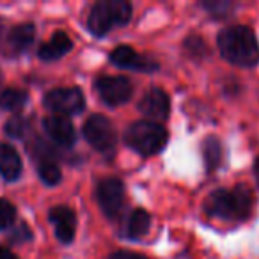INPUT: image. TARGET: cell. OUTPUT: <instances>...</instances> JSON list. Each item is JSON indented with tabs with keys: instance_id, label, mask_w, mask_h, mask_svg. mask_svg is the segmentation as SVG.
Segmentation results:
<instances>
[{
	"instance_id": "6da1fadb",
	"label": "cell",
	"mask_w": 259,
	"mask_h": 259,
	"mask_svg": "<svg viewBox=\"0 0 259 259\" xmlns=\"http://www.w3.org/2000/svg\"><path fill=\"white\" fill-rule=\"evenodd\" d=\"M254 192L245 183H238L233 188H217L204 201L206 215L224 222H247L254 213Z\"/></svg>"
},
{
	"instance_id": "7a4b0ae2",
	"label": "cell",
	"mask_w": 259,
	"mask_h": 259,
	"mask_svg": "<svg viewBox=\"0 0 259 259\" xmlns=\"http://www.w3.org/2000/svg\"><path fill=\"white\" fill-rule=\"evenodd\" d=\"M217 47L229 64L238 68H255L259 64V41L247 25H229L217 36Z\"/></svg>"
},
{
	"instance_id": "3957f363",
	"label": "cell",
	"mask_w": 259,
	"mask_h": 259,
	"mask_svg": "<svg viewBox=\"0 0 259 259\" xmlns=\"http://www.w3.org/2000/svg\"><path fill=\"white\" fill-rule=\"evenodd\" d=\"M132 18V4L126 0H101L91 9L87 29L93 36H105L114 27L126 25Z\"/></svg>"
},
{
	"instance_id": "277c9868",
	"label": "cell",
	"mask_w": 259,
	"mask_h": 259,
	"mask_svg": "<svg viewBox=\"0 0 259 259\" xmlns=\"http://www.w3.org/2000/svg\"><path fill=\"white\" fill-rule=\"evenodd\" d=\"M169 135L162 124L153 121H137L126 130L124 142L142 156H153L167 146Z\"/></svg>"
},
{
	"instance_id": "5b68a950",
	"label": "cell",
	"mask_w": 259,
	"mask_h": 259,
	"mask_svg": "<svg viewBox=\"0 0 259 259\" xmlns=\"http://www.w3.org/2000/svg\"><path fill=\"white\" fill-rule=\"evenodd\" d=\"M82 132H83L85 141L89 142L96 151L105 153V155L114 151L117 135H115V128L108 117H105V115H101V114H93L85 121Z\"/></svg>"
},
{
	"instance_id": "8992f818",
	"label": "cell",
	"mask_w": 259,
	"mask_h": 259,
	"mask_svg": "<svg viewBox=\"0 0 259 259\" xmlns=\"http://www.w3.org/2000/svg\"><path fill=\"white\" fill-rule=\"evenodd\" d=\"M45 107L59 115H75L85 108V96L78 87H59L45 96Z\"/></svg>"
},
{
	"instance_id": "52a82bcc",
	"label": "cell",
	"mask_w": 259,
	"mask_h": 259,
	"mask_svg": "<svg viewBox=\"0 0 259 259\" xmlns=\"http://www.w3.org/2000/svg\"><path fill=\"white\" fill-rule=\"evenodd\" d=\"M96 201L108 219H117L124 206V185L117 178H105L96 187Z\"/></svg>"
},
{
	"instance_id": "ba28073f",
	"label": "cell",
	"mask_w": 259,
	"mask_h": 259,
	"mask_svg": "<svg viewBox=\"0 0 259 259\" xmlns=\"http://www.w3.org/2000/svg\"><path fill=\"white\" fill-rule=\"evenodd\" d=\"M94 89L100 94L103 103L110 107L124 105L134 94V85L126 76H100L94 82Z\"/></svg>"
},
{
	"instance_id": "9c48e42d",
	"label": "cell",
	"mask_w": 259,
	"mask_h": 259,
	"mask_svg": "<svg viewBox=\"0 0 259 259\" xmlns=\"http://www.w3.org/2000/svg\"><path fill=\"white\" fill-rule=\"evenodd\" d=\"M110 62L117 68L122 69H134V71H142V73H153L160 68L158 62L153 59L141 55L130 47H117L110 54Z\"/></svg>"
},
{
	"instance_id": "30bf717a",
	"label": "cell",
	"mask_w": 259,
	"mask_h": 259,
	"mask_svg": "<svg viewBox=\"0 0 259 259\" xmlns=\"http://www.w3.org/2000/svg\"><path fill=\"white\" fill-rule=\"evenodd\" d=\"M43 124H45L48 137L57 146L69 148V146L75 144L76 134H75V128H73V122L69 121V117L59 115V114H50L45 117Z\"/></svg>"
},
{
	"instance_id": "8fae6325",
	"label": "cell",
	"mask_w": 259,
	"mask_h": 259,
	"mask_svg": "<svg viewBox=\"0 0 259 259\" xmlns=\"http://www.w3.org/2000/svg\"><path fill=\"white\" fill-rule=\"evenodd\" d=\"M50 222L55 227V236L61 243L68 245L75 240L76 215L68 206H55L50 209Z\"/></svg>"
},
{
	"instance_id": "7c38bea8",
	"label": "cell",
	"mask_w": 259,
	"mask_h": 259,
	"mask_svg": "<svg viewBox=\"0 0 259 259\" xmlns=\"http://www.w3.org/2000/svg\"><path fill=\"white\" fill-rule=\"evenodd\" d=\"M139 110L155 121H165L170 112V100L165 91L155 87L144 94V98L139 103Z\"/></svg>"
},
{
	"instance_id": "4fadbf2b",
	"label": "cell",
	"mask_w": 259,
	"mask_h": 259,
	"mask_svg": "<svg viewBox=\"0 0 259 259\" xmlns=\"http://www.w3.org/2000/svg\"><path fill=\"white\" fill-rule=\"evenodd\" d=\"M23 163L18 151L9 144H0V174L6 181H15L22 176Z\"/></svg>"
},
{
	"instance_id": "5bb4252c",
	"label": "cell",
	"mask_w": 259,
	"mask_h": 259,
	"mask_svg": "<svg viewBox=\"0 0 259 259\" xmlns=\"http://www.w3.org/2000/svg\"><path fill=\"white\" fill-rule=\"evenodd\" d=\"M73 43L69 39V36L62 30L55 32L47 43L41 45V48L37 50V55H39L41 61H57L62 55H66L69 50H71Z\"/></svg>"
},
{
	"instance_id": "9a60e30c",
	"label": "cell",
	"mask_w": 259,
	"mask_h": 259,
	"mask_svg": "<svg viewBox=\"0 0 259 259\" xmlns=\"http://www.w3.org/2000/svg\"><path fill=\"white\" fill-rule=\"evenodd\" d=\"M201 153H202V162H204L206 172L213 174L220 169L224 162V146L222 141L215 135H208L201 144Z\"/></svg>"
},
{
	"instance_id": "2e32d148",
	"label": "cell",
	"mask_w": 259,
	"mask_h": 259,
	"mask_svg": "<svg viewBox=\"0 0 259 259\" xmlns=\"http://www.w3.org/2000/svg\"><path fill=\"white\" fill-rule=\"evenodd\" d=\"M34 37H36V27H34V23H20V25L11 29V32L8 36V45L16 55H20L32 47Z\"/></svg>"
},
{
	"instance_id": "e0dca14e",
	"label": "cell",
	"mask_w": 259,
	"mask_h": 259,
	"mask_svg": "<svg viewBox=\"0 0 259 259\" xmlns=\"http://www.w3.org/2000/svg\"><path fill=\"white\" fill-rule=\"evenodd\" d=\"M151 229V217L146 209H135L128 219V224H126V231L124 236L128 240H141Z\"/></svg>"
},
{
	"instance_id": "ac0fdd59",
	"label": "cell",
	"mask_w": 259,
	"mask_h": 259,
	"mask_svg": "<svg viewBox=\"0 0 259 259\" xmlns=\"http://www.w3.org/2000/svg\"><path fill=\"white\" fill-rule=\"evenodd\" d=\"M201 8L213 20H227L234 15L238 4H234L231 0H204V2H201Z\"/></svg>"
},
{
	"instance_id": "d6986e66",
	"label": "cell",
	"mask_w": 259,
	"mask_h": 259,
	"mask_svg": "<svg viewBox=\"0 0 259 259\" xmlns=\"http://www.w3.org/2000/svg\"><path fill=\"white\" fill-rule=\"evenodd\" d=\"M29 101V94L23 89H6L0 93V108L9 112L20 110Z\"/></svg>"
},
{
	"instance_id": "ffe728a7",
	"label": "cell",
	"mask_w": 259,
	"mask_h": 259,
	"mask_svg": "<svg viewBox=\"0 0 259 259\" xmlns=\"http://www.w3.org/2000/svg\"><path fill=\"white\" fill-rule=\"evenodd\" d=\"M183 48L188 57L194 59V61H202V59H206L209 55L208 45L201 36H188L183 41Z\"/></svg>"
},
{
	"instance_id": "44dd1931",
	"label": "cell",
	"mask_w": 259,
	"mask_h": 259,
	"mask_svg": "<svg viewBox=\"0 0 259 259\" xmlns=\"http://www.w3.org/2000/svg\"><path fill=\"white\" fill-rule=\"evenodd\" d=\"M37 176H39V180L43 181L45 185L54 187V185H57L59 181H61L62 174H61L59 165L55 163V160H45V162L37 163Z\"/></svg>"
},
{
	"instance_id": "7402d4cb",
	"label": "cell",
	"mask_w": 259,
	"mask_h": 259,
	"mask_svg": "<svg viewBox=\"0 0 259 259\" xmlns=\"http://www.w3.org/2000/svg\"><path fill=\"white\" fill-rule=\"evenodd\" d=\"M6 134L11 139H25V135L29 134V121L23 115L16 114L6 122Z\"/></svg>"
},
{
	"instance_id": "603a6c76",
	"label": "cell",
	"mask_w": 259,
	"mask_h": 259,
	"mask_svg": "<svg viewBox=\"0 0 259 259\" xmlns=\"http://www.w3.org/2000/svg\"><path fill=\"white\" fill-rule=\"evenodd\" d=\"M15 219H16V208L8 199H0V231L11 227L15 224Z\"/></svg>"
},
{
	"instance_id": "cb8c5ba5",
	"label": "cell",
	"mask_w": 259,
	"mask_h": 259,
	"mask_svg": "<svg viewBox=\"0 0 259 259\" xmlns=\"http://www.w3.org/2000/svg\"><path fill=\"white\" fill-rule=\"evenodd\" d=\"M9 240L15 241V243H23V241H30V240H32V231H30V227L27 226L25 222H23V224H20L18 227H15V231L11 233Z\"/></svg>"
},
{
	"instance_id": "d4e9b609",
	"label": "cell",
	"mask_w": 259,
	"mask_h": 259,
	"mask_svg": "<svg viewBox=\"0 0 259 259\" xmlns=\"http://www.w3.org/2000/svg\"><path fill=\"white\" fill-rule=\"evenodd\" d=\"M110 259H148L144 254H137V252L130 250H117L110 255Z\"/></svg>"
},
{
	"instance_id": "484cf974",
	"label": "cell",
	"mask_w": 259,
	"mask_h": 259,
	"mask_svg": "<svg viewBox=\"0 0 259 259\" xmlns=\"http://www.w3.org/2000/svg\"><path fill=\"white\" fill-rule=\"evenodd\" d=\"M0 259H18L15 254H13L11 250H9L8 247H4V245H0Z\"/></svg>"
},
{
	"instance_id": "4316f807",
	"label": "cell",
	"mask_w": 259,
	"mask_h": 259,
	"mask_svg": "<svg viewBox=\"0 0 259 259\" xmlns=\"http://www.w3.org/2000/svg\"><path fill=\"white\" fill-rule=\"evenodd\" d=\"M254 178H255V183H257V187H259V156L254 162Z\"/></svg>"
},
{
	"instance_id": "83f0119b",
	"label": "cell",
	"mask_w": 259,
	"mask_h": 259,
	"mask_svg": "<svg viewBox=\"0 0 259 259\" xmlns=\"http://www.w3.org/2000/svg\"><path fill=\"white\" fill-rule=\"evenodd\" d=\"M2 29H4V22L0 20V34H2Z\"/></svg>"
}]
</instances>
